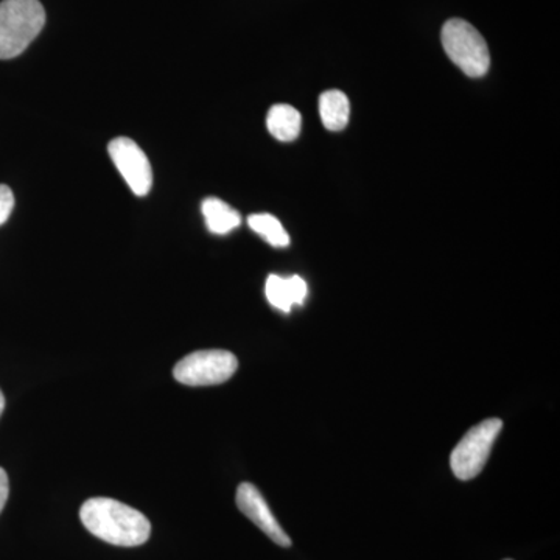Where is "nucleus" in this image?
Instances as JSON below:
<instances>
[{"label": "nucleus", "mask_w": 560, "mask_h": 560, "mask_svg": "<svg viewBox=\"0 0 560 560\" xmlns=\"http://www.w3.org/2000/svg\"><path fill=\"white\" fill-rule=\"evenodd\" d=\"M442 46L453 65L458 66L467 77L478 79L490 68L488 44L481 33L464 20L445 22L441 33Z\"/></svg>", "instance_id": "3"}, {"label": "nucleus", "mask_w": 560, "mask_h": 560, "mask_svg": "<svg viewBox=\"0 0 560 560\" xmlns=\"http://www.w3.org/2000/svg\"><path fill=\"white\" fill-rule=\"evenodd\" d=\"M268 131L280 142H291L300 136L302 117L300 110L290 105L272 106L267 117Z\"/></svg>", "instance_id": "11"}, {"label": "nucleus", "mask_w": 560, "mask_h": 560, "mask_svg": "<svg viewBox=\"0 0 560 560\" xmlns=\"http://www.w3.org/2000/svg\"><path fill=\"white\" fill-rule=\"evenodd\" d=\"M10 482L9 475L3 469H0V512L5 508L7 500H9Z\"/></svg>", "instance_id": "14"}, {"label": "nucleus", "mask_w": 560, "mask_h": 560, "mask_svg": "<svg viewBox=\"0 0 560 560\" xmlns=\"http://www.w3.org/2000/svg\"><path fill=\"white\" fill-rule=\"evenodd\" d=\"M501 429L503 422L500 419H488L464 434L451 456V466L456 478L467 481L481 474Z\"/></svg>", "instance_id": "4"}, {"label": "nucleus", "mask_w": 560, "mask_h": 560, "mask_svg": "<svg viewBox=\"0 0 560 560\" xmlns=\"http://www.w3.org/2000/svg\"><path fill=\"white\" fill-rule=\"evenodd\" d=\"M80 518L91 534L116 547H139L150 539L149 518L117 500H88L81 506Z\"/></svg>", "instance_id": "1"}, {"label": "nucleus", "mask_w": 560, "mask_h": 560, "mask_svg": "<svg viewBox=\"0 0 560 560\" xmlns=\"http://www.w3.org/2000/svg\"><path fill=\"white\" fill-rule=\"evenodd\" d=\"M307 293V283L300 276H291L285 279L271 275L265 285L268 302L272 307L285 313H289L293 305L304 304Z\"/></svg>", "instance_id": "8"}, {"label": "nucleus", "mask_w": 560, "mask_h": 560, "mask_svg": "<svg viewBox=\"0 0 560 560\" xmlns=\"http://www.w3.org/2000/svg\"><path fill=\"white\" fill-rule=\"evenodd\" d=\"M201 209L206 224H208V230L212 232V234H230L235 228L241 226V213L232 209L226 202L221 201L220 198H206V200L202 201Z\"/></svg>", "instance_id": "9"}, {"label": "nucleus", "mask_w": 560, "mask_h": 560, "mask_svg": "<svg viewBox=\"0 0 560 560\" xmlns=\"http://www.w3.org/2000/svg\"><path fill=\"white\" fill-rule=\"evenodd\" d=\"M14 208V195L9 186L0 184V226L7 223Z\"/></svg>", "instance_id": "13"}, {"label": "nucleus", "mask_w": 560, "mask_h": 560, "mask_svg": "<svg viewBox=\"0 0 560 560\" xmlns=\"http://www.w3.org/2000/svg\"><path fill=\"white\" fill-rule=\"evenodd\" d=\"M46 24V11L39 0L0 2V60L20 57Z\"/></svg>", "instance_id": "2"}, {"label": "nucleus", "mask_w": 560, "mask_h": 560, "mask_svg": "<svg viewBox=\"0 0 560 560\" xmlns=\"http://www.w3.org/2000/svg\"><path fill=\"white\" fill-rule=\"evenodd\" d=\"M319 114L327 130H345L350 116L348 95L337 90L324 92L319 97Z\"/></svg>", "instance_id": "10"}, {"label": "nucleus", "mask_w": 560, "mask_h": 560, "mask_svg": "<svg viewBox=\"0 0 560 560\" xmlns=\"http://www.w3.org/2000/svg\"><path fill=\"white\" fill-rule=\"evenodd\" d=\"M237 368V357L228 350H198L176 363L173 377L187 386L221 385L230 381Z\"/></svg>", "instance_id": "5"}, {"label": "nucleus", "mask_w": 560, "mask_h": 560, "mask_svg": "<svg viewBox=\"0 0 560 560\" xmlns=\"http://www.w3.org/2000/svg\"><path fill=\"white\" fill-rule=\"evenodd\" d=\"M109 156L127 180L132 194L145 197L153 186V171L142 149L128 138H117L108 145Z\"/></svg>", "instance_id": "6"}, {"label": "nucleus", "mask_w": 560, "mask_h": 560, "mask_svg": "<svg viewBox=\"0 0 560 560\" xmlns=\"http://www.w3.org/2000/svg\"><path fill=\"white\" fill-rule=\"evenodd\" d=\"M5 410V397H3L2 390H0V416Z\"/></svg>", "instance_id": "15"}, {"label": "nucleus", "mask_w": 560, "mask_h": 560, "mask_svg": "<svg viewBox=\"0 0 560 560\" xmlns=\"http://www.w3.org/2000/svg\"><path fill=\"white\" fill-rule=\"evenodd\" d=\"M506 560H511V559H506Z\"/></svg>", "instance_id": "16"}, {"label": "nucleus", "mask_w": 560, "mask_h": 560, "mask_svg": "<svg viewBox=\"0 0 560 560\" xmlns=\"http://www.w3.org/2000/svg\"><path fill=\"white\" fill-rule=\"evenodd\" d=\"M250 230L257 232L264 241L275 248H285L290 245V235L282 223L271 213H254L248 219Z\"/></svg>", "instance_id": "12"}, {"label": "nucleus", "mask_w": 560, "mask_h": 560, "mask_svg": "<svg viewBox=\"0 0 560 560\" xmlns=\"http://www.w3.org/2000/svg\"><path fill=\"white\" fill-rule=\"evenodd\" d=\"M235 501H237V506L242 514H245L257 528L264 530L275 544L280 545V547H290L291 539L289 534L276 521L270 506H268L267 501H265L264 495H261L260 490L256 486L250 485V482H242L238 486Z\"/></svg>", "instance_id": "7"}]
</instances>
